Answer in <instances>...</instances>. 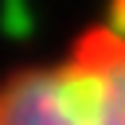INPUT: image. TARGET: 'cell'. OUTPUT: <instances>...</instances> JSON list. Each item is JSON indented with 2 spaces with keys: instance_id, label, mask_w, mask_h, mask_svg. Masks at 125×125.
Returning a JSON list of instances; mask_svg holds the SVG:
<instances>
[{
  "instance_id": "obj_1",
  "label": "cell",
  "mask_w": 125,
  "mask_h": 125,
  "mask_svg": "<svg viewBox=\"0 0 125 125\" xmlns=\"http://www.w3.org/2000/svg\"><path fill=\"white\" fill-rule=\"evenodd\" d=\"M0 125H125V0H102L62 47L4 70Z\"/></svg>"
}]
</instances>
